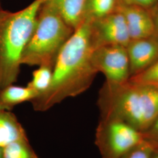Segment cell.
I'll return each instance as SVG.
<instances>
[{"instance_id": "obj_5", "label": "cell", "mask_w": 158, "mask_h": 158, "mask_svg": "<svg viewBox=\"0 0 158 158\" xmlns=\"http://www.w3.org/2000/svg\"><path fill=\"white\" fill-rule=\"evenodd\" d=\"M143 141V133L119 119H100L95 143L102 158H119Z\"/></svg>"}, {"instance_id": "obj_3", "label": "cell", "mask_w": 158, "mask_h": 158, "mask_svg": "<svg viewBox=\"0 0 158 158\" xmlns=\"http://www.w3.org/2000/svg\"><path fill=\"white\" fill-rule=\"evenodd\" d=\"M45 0H34L17 12L0 10V89L16 82L23 53Z\"/></svg>"}, {"instance_id": "obj_9", "label": "cell", "mask_w": 158, "mask_h": 158, "mask_svg": "<svg viewBox=\"0 0 158 158\" xmlns=\"http://www.w3.org/2000/svg\"><path fill=\"white\" fill-rule=\"evenodd\" d=\"M117 11L120 12L124 17L131 40L155 35L151 10L138 6L118 4Z\"/></svg>"}, {"instance_id": "obj_22", "label": "cell", "mask_w": 158, "mask_h": 158, "mask_svg": "<svg viewBox=\"0 0 158 158\" xmlns=\"http://www.w3.org/2000/svg\"><path fill=\"white\" fill-rule=\"evenodd\" d=\"M0 158H2V148L0 147Z\"/></svg>"}, {"instance_id": "obj_20", "label": "cell", "mask_w": 158, "mask_h": 158, "mask_svg": "<svg viewBox=\"0 0 158 158\" xmlns=\"http://www.w3.org/2000/svg\"><path fill=\"white\" fill-rule=\"evenodd\" d=\"M152 14L154 25H155V35L158 36V4L151 10Z\"/></svg>"}, {"instance_id": "obj_21", "label": "cell", "mask_w": 158, "mask_h": 158, "mask_svg": "<svg viewBox=\"0 0 158 158\" xmlns=\"http://www.w3.org/2000/svg\"><path fill=\"white\" fill-rule=\"evenodd\" d=\"M151 158H158V151H154Z\"/></svg>"}, {"instance_id": "obj_10", "label": "cell", "mask_w": 158, "mask_h": 158, "mask_svg": "<svg viewBox=\"0 0 158 158\" xmlns=\"http://www.w3.org/2000/svg\"><path fill=\"white\" fill-rule=\"evenodd\" d=\"M74 30L85 21L86 0H45Z\"/></svg>"}, {"instance_id": "obj_18", "label": "cell", "mask_w": 158, "mask_h": 158, "mask_svg": "<svg viewBox=\"0 0 158 158\" xmlns=\"http://www.w3.org/2000/svg\"><path fill=\"white\" fill-rule=\"evenodd\" d=\"M143 133V140L149 143L154 151H158V115Z\"/></svg>"}, {"instance_id": "obj_2", "label": "cell", "mask_w": 158, "mask_h": 158, "mask_svg": "<svg viewBox=\"0 0 158 158\" xmlns=\"http://www.w3.org/2000/svg\"><path fill=\"white\" fill-rule=\"evenodd\" d=\"M100 119H119L143 132L158 115V88L130 79L105 82L98 94Z\"/></svg>"}, {"instance_id": "obj_11", "label": "cell", "mask_w": 158, "mask_h": 158, "mask_svg": "<svg viewBox=\"0 0 158 158\" xmlns=\"http://www.w3.org/2000/svg\"><path fill=\"white\" fill-rule=\"evenodd\" d=\"M28 139L25 130L11 111L0 109V147L13 142Z\"/></svg>"}, {"instance_id": "obj_13", "label": "cell", "mask_w": 158, "mask_h": 158, "mask_svg": "<svg viewBox=\"0 0 158 158\" xmlns=\"http://www.w3.org/2000/svg\"><path fill=\"white\" fill-rule=\"evenodd\" d=\"M118 0H86L85 19L93 21L117 10Z\"/></svg>"}, {"instance_id": "obj_23", "label": "cell", "mask_w": 158, "mask_h": 158, "mask_svg": "<svg viewBox=\"0 0 158 158\" xmlns=\"http://www.w3.org/2000/svg\"><path fill=\"white\" fill-rule=\"evenodd\" d=\"M1 9H2V7H1V2H0V10H1Z\"/></svg>"}, {"instance_id": "obj_19", "label": "cell", "mask_w": 158, "mask_h": 158, "mask_svg": "<svg viewBox=\"0 0 158 158\" xmlns=\"http://www.w3.org/2000/svg\"><path fill=\"white\" fill-rule=\"evenodd\" d=\"M158 4V0H118V4L141 6L152 10Z\"/></svg>"}, {"instance_id": "obj_7", "label": "cell", "mask_w": 158, "mask_h": 158, "mask_svg": "<svg viewBox=\"0 0 158 158\" xmlns=\"http://www.w3.org/2000/svg\"><path fill=\"white\" fill-rule=\"evenodd\" d=\"M90 27L94 49L110 45L127 47L131 41L124 17L117 10L105 17L90 21Z\"/></svg>"}, {"instance_id": "obj_1", "label": "cell", "mask_w": 158, "mask_h": 158, "mask_svg": "<svg viewBox=\"0 0 158 158\" xmlns=\"http://www.w3.org/2000/svg\"><path fill=\"white\" fill-rule=\"evenodd\" d=\"M94 47L90 21L85 19L63 47L53 68L50 86L31 102L36 111H46L64 100L87 90L98 73L91 56Z\"/></svg>"}, {"instance_id": "obj_12", "label": "cell", "mask_w": 158, "mask_h": 158, "mask_svg": "<svg viewBox=\"0 0 158 158\" xmlns=\"http://www.w3.org/2000/svg\"><path fill=\"white\" fill-rule=\"evenodd\" d=\"M38 96L31 88L11 85L0 89V109L11 111L18 105L31 102Z\"/></svg>"}, {"instance_id": "obj_16", "label": "cell", "mask_w": 158, "mask_h": 158, "mask_svg": "<svg viewBox=\"0 0 158 158\" xmlns=\"http://www.w3.org/2000/svg\"><path fill=\"white\" fill-rule=\"evenodd\" d=\"M130 79L152 85L158 88V59L149 68Z\"/></svg>"}, {"instance_id": "obj_14", "label": "cell", "mask_w": 158, "mask_h": 158, "mask_svg": "<svg viewBox=\"0 0 158 158\" xmlns=\"http://www.w3.org/2000/svg\"><path fill=\"white\" fill-rule=\"evenodd\" d=\"M2 158H39L28 138L13 142L2 148Z\"/></svg>"}, {"instance_id": "obj_8", "label": "cell", "mask_w": 158, "mask_h": 158, "mask_svg": "<svg viewBox=\"0 0 158 158\" xmlns=\"http://www.w3.org/2000/svg\"><path fill=\"white\" fill-rule=\"evenodd\" d=\"M131 77L141 73L158 59V36L131 40L126 47ZM130 77V78H131Z\"/></svg>"}, {"instance_id": "obj_15", "label": "cell", "mask_w": 158, "mask_h": 158, "mask_svg": "<svg viewBox=\"0 0 158 158\" xmlns=\"http://www.w3.org/2000/svg\"><path fill=\"white\" fill-rule=\"evenodd\" d=\"M53 74V69L46 66H40L34 70L32 77L27 86L31 88L38 95L44 93L50 86Z\"/></svg>"}, {"instance_id": "obj_17", "label": "cell", "mask_w": 158, "mask_h": 158, "mask_svg": "<svg viewBox=\"0 0 158 158\" xmlns=\"http://www.w3.org/2000/svg\"><path fill=\"white\" fill-rule=\"evenodd\" d=\"M154 150L144 140L119 158H151Z\"/></svg>"}, {"instance_id": "obj_6", "label": "cell", "mask_w": 158, "mask_h": 158, "mask_svg": "<svg viewBox=\"0 0 158 158\" xmlns=\"http://www.w3.org/2000/svg\"><path fill=\"white\" fill-rule=\"evenodd\" d=\"M91 62L96 72L103 74L107 83L119 84L130 80V62L125 46L110 45L96 48Z\"/></svg>"}, {"instance_id": "obj_4", "label": "cell", "mask_w": 158, "mask_h": 158, "mask_svg": "<svg viewBox=\"0 0 158 158\" xmlns=\"http://www.w3.org/2000/svg\"><path fill=\"white\" fill-rule=\"evenodd\" d=\"M74 31L56 10L44 1L34 32L23 51L22 64L53 69L59 53Z\"/></svg>"}]
</instances>
